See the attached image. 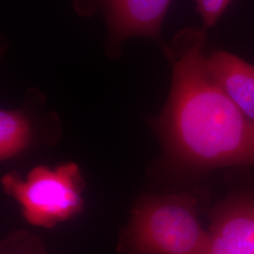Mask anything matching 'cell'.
Listing matches in <instances>:
<instances>
[{
  "instance_id": "1",
  "label": "cell",
  "mask_w": 254,
  "mask_h": 254,
  "mask_svg": "<svg viewBox=\"0 0 254 254\" xmlns=\"http://www.w3.org/2000/svg\"><path fill=\"white\" fill-rule=\"evenodd\" d=\"M205 45L206 30L186 28L164 47L173 78L154 127L173 159L185 167H254V125L210 73Z\"/></svg>"
},
{
  "instance_id": "2",
  "label": "cell",
  "mask_w": 254,
  "mask_h": 254,
  "mask_svg": "<svg viewBox=\"0 0 254 254\" xmlns=\"http://www.w3.org/2000/svg\"><path fill=\"white\" fill-rule=\"evenodd\" d=\"M211 236L189 193L142 197L119 241L125 254H211Z\"/></svg>"
},
{
  "instance_id": "3",
  "label": "cell",
  "mask_w": 254,
  "mask_h": 254,
  "mask_svg": "<svg viewBox=\"0 0 254 254\" xmlns=\"http://www.w3.org/2000/svg\"><path fill=\"white\" fill-rule=\"evenodd\" d=\"M2 185L21 205L27 222L34 226L53 228L83 208V180L74 163L64 164L54 170L38 166L25 180L16 173H9L2 178Z\"/></svg>"
},
{
  "instance_id": "4",
  "label": "cell",
  "mask_w": 254,
  "mask_h": 254,
  "mask_svg": "<svg viewBox=\"0 0 254 254\" xmlns=\"http://www.w3.org/2000/svg\"><path fill=\"white\" fill-rule=\"evenodd\" d=\"M109 28V45L116 48L128 38L160 41L164 18L172 0H100Z\"/></svg>"
},
{
  "instance_id": "5",
  "label": "cell",
  "mask_w": 254,
  "mask_h": 254,
  "mask_svg": "<svg viewBox=\"0 0 254 254\" xmlns=\"http://www.w3.org/2000/svg\"><path fill=\"white\" fill-rule=\"evenodd\" d=\"M205 62L229 99L254 125V65L223 50L206 53Z\"/></svg>"
},
{
  "instance_id": "6",
  "label": "cell",
  "mask_w": 254,
  "mask_h": 254,
  "mask_svg": "<svg viewBox=\"0 0 254 254\" xmlns=\"http://www.w3.org/2000/svg\"><path fill=\"white\" fill-rule=\"evenodd\" d=\"M32 138V125L22 109L0 112V158L9 160L27 149Z\"/></svg>"
},
{
  "instance_id": "7",
  "label": "cell",
  "mask_w": 254,
  "mask_h": 254,
  "mask_svg": "<svg viewBox=\"0 0 254 254\" xmlns=\"http://www.w3.org/2000/svg\"><path fill=\"white\" fill-rule=\"evenodd\" d=\"M202 21V28L207 31L218 23L233 0H195Z\"/></svg>"
},
{
  "instance_id": "8",
  "label": "cell",
  "mask_w": 254,
  "mask_h": 254,
  "mask_svg": "<svg viewBox=\"0 0 254 254\" xmlns=\"http://www.w3.org/2000/svg\"><path fill=\"white\" fill-rule=\"evenodd\" d=\"M2 254H45L35 237L25 235L11 236L2 248Z\"/></svg>"
},
{
  "instance_id": "9",
  "label": "cell",
  "mask_w": 254,
  "mask_h": 254,
  "mask_svg": "<svg viewBox=\"0 0 254 254\" xmlns=\"http://www.w3.org/2000/svg\"><path fill=\"white\" fill-rule=\"evenodd\" d=\"M242 254H254V249L250 250V251H248V252H245V253H243Z\"/></svg>"
}]
</instances>
